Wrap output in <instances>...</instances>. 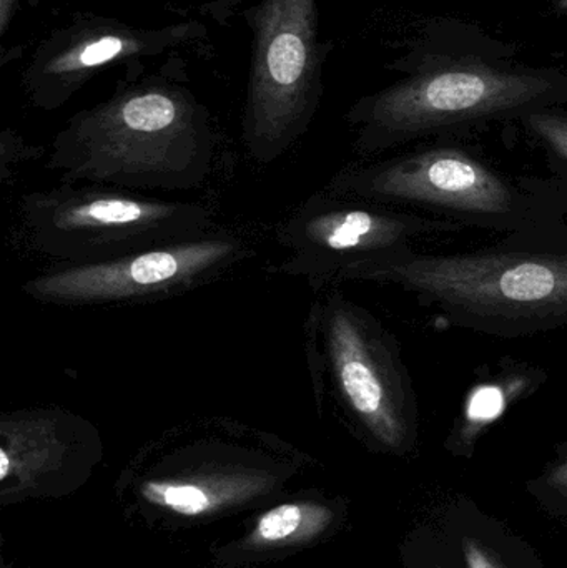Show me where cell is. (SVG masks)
<instances>
[{
	"mask_svg": "<svg viewBox=\"0 0 567 568\" xmlns=\"http://www.w3.org/2000/svg\"><path fill=\"white\" fill-rule=\"evenodd\" d=\"M325 190L466 230L533 236L558 229L555 212L526 185L525 176L506 175L479 153L452 143L352 163L336 172Z\"/></svg>",
	"mask_w": 567,
	"mask_h": 568,
	"instance_id": "cell-4",
	"label": "cell"
},
{
	"mask_svg": "<svg viewBox=\"0 0 567 568\" xmlns=\"http://www.w3.org/2000/svg\"><path fill=\"white\" fill-rule=\"evenodd\" d=\"M465 559L468 568H499L475 542L465 544Z\"/></svg>",
	"mask_w": 567,
	"mask_h": 568,
	"instance_id": "cell-16",
	"label": "cell"
},
{
	"mask_svg": "<svg viewBox=\"0 0 567 568\" xmlns=\"http://www.w3.org/2000/svg\"><path fill=\"white\" fill-rule=\"evenodd\" d=\"M388 284L449 324L502 339L567 326V236H506L476 252H416L415 246L353 266L340 283Z\"/></svg>",
	"mask_w": 567,
	"mask_h": 568,
	"instance_id": "cell-1",
	"label": "cell"
},
{
	"mask_svg": "<svg viewBox=\"0 0 567 568\" xmlns=\"http://www.w3.org/2000/svg\"><path fill=\"white\" fill-rule=\"evenodd\" d=\"M0 180L2 183L9 182L10 166H19L20 163L30 162L42 155V150L30 146L29 143H23L20 136L13 135L9 130L2 133L0 140Z\"/></svg>",
	"mask_w": 567,
	"mask_h": 568,
	"instance_id": "cell-15",
	"label": "cell"
},
{
	"mask_svg": "<svg viewBox=\"0 0 567 568\" xmlns=\"http://www.w3.org/2000/svg\"><path fill=\"white\" fill-rule=\"evenodd\" d=\"M20 226L27 245L59 265L112 262L159 246L210 235L202 203L169 202L132 190L62 183L23 195Z\"/></svg>",
	"mask_w": 567,
	"mask_h": 568,
	"instance_id": "cell-6",
	"label": "cell"
},
{
	"mask_svg": "<svg viewBox=\"0 0 567 568\" xmlns=\"http://www.w3.org/2000/svg\"><path fill=\"white\" fill-rule=\"evenodd\" d=\"M252 255L226 233L159 246L112 262L55 265L22 284L33 301L60 306H103L175 296L213 282Z\"/></svg>",
	"mask_w": 567,
	"mask_h": 568,
	"instance_id": "cell-9",
	"label": "cell"
},
{
	"mask_svg": "<svg viewBox=\"0 0 567 568\" xmlns=\"http://www.w3.org/2000/svg\"><path fill=\"white\" fill-rule=\"evenodd\" d=\"M525 129L545 146L555 172L567 173V112L563 106L538 110L522 119Z\"/></svg>",
	"mask_w": 567,
	"mask_h": 568,
	"instance_id": "cell-14",
	"label": "cell"
},
{
	"mask_svg": "<svg viewBox=\"0 0 567 568\" xmlns=\"http://www.w3.org/2000/svg\"><path fill=\"white\" fill-rule=\"evenodd\" d=\"M332 519V510L318 504H282L260 517L255 540L260 544L302 542L322 534Z\"/></svg>",
	"mask_w": 567,
	"mask_h": 568,
	"instance_id": "cell-13",
	"label": "cell"
},
{
	"mask_svg": "<svg viewBox=\"0 0 567 568\" xmlns=\"http://www.w3.org/2000/svg\"><path fill=\"white\" fill-rule=\"evenodd\" d=\"M549 484L555 486L556 489L567 490V454L565 459L549 474Z\"/></svg>",
	"mask_w": 567,
	"mask_h": 568,
	"instance_id": "cell-17",
	"label": "cell"
},
{
	"mask_svg": "<svg viewBox=\"0 0 567 568\" xmlns=\"http://www.w3.org/2000/svg\"><path fill=\"white\" fill-rule=\"evenodd\" d=\"M215 149L209 110L189 90L149 80L73 115L47 169L62 183L190 192L209 179Z\"/></svg>",
	"mask_w": 567,
	"mask_h": 568,
	"instance_id": "cell-2",
	"label": "cell"
},
{
	"mask_svg": "<svg viewBox=\"0 0 567 568\" xmlns=\"http://www.w3.org/2000/svg\"><path fill=\"white\" fill-rule=\"evenodd\" d=\"M567 105V75L553 69L498 65L476 55L428 57L412 75L350 110L353 149L363 159L425 139Z\"/></svg>",
	"mask_w": 567,
	"mask_h": 568,
	"instance_id": "cell-3",
	"label": "cell"
},
{
	"mask_svg": "<svg viewBox=\"0 0 567 568\" xmlns=\"http://www.w3.org/2000/svg\"><path fill=\"white\" fill-rule=\"evenodd\" d=\"M252 29L243 143L270 165L305 135L322 99L316 0H263Z\"/></svg>",
	"mask_w": 567,
	"mask_h": 568,
	"instance_id": "cell-7",
	"label": "cell"
},
{
	"mask_svg": "<svg viewBox=\"0 0 567 568\" xmlns=\"http://www.w3.org/2000/svg\"><path fill=\"white\" fill-rule=\"evenodd\" d=\"M190 29H136L119 20L80 17L36 50L23 72V89L37 109H60L100 70L172 49L189 39Z\"/></svg>",
	"mask_w": 567,
	"mask_h": 568,
	"instance_id": "cell-10",
	"label": "cell"
},
{
	"mask_svg": "<svg viewBox=\"0 0 567 568\" xmlns=\"http://www.w3.org/2000/svg\"><path fill=\"white\" fill-rule=\"evenodd\" d=\"M465 230L445 220L323 190L280 226L279 243L286 253L275 273L306 280L318 293L338 284L353 266L408 248L418 240Z\"/></svg>",
	"mask_w": 567,
	"mask_h": 568,
	"instance_id": "cell-8",
	"label": "cell"
},
{
	"mask_svg": "<svg viewBox=\"0 0 567 568\" xmlns=\"http://www.w3.org/2000/svg\"><path fill=\"white\" fill-rule=\"evenodd\" d=\"M99 450L95 427L70 410L33 407L0 416V480L10 490L92 466Z\"/></svg>",
	"mask_w": 567,
	"mask_h": 568,
	"instance_id": "cell-11",
	"label": "cell"
},
{
	"mask_svg": "<svg viewBox=\"0 0 567 568\" xmlns=\"http://www.w3.org/2000/svg\"><path fill=\"white\" fill-rule=\"evenodd\" d=\"M273 483L275 476L269 469L232 463L190 473L186 477L146 480L140 493L155 506L180 516L199 517L256 496Z\"/></svg>",
	"mask_w": 567,
	"mask_h": 568,
	"instance_id": "cell-12",
	"label": "cell"
},
{
	"mask_svg": "<svg viewBox=\"0 0 567 568\" xmlns=\"http://www.w3.org/2000/svg\"><path fill=\"white\" fill-rule=\"evenodd\" d=\"M306 363L320 407L333 397L369 440L403 453L418 433V396L395 334L340 290L320 294L305 323Z\"/></svg>",
	"mask_w": 567,
	"mask_h": 568,
	"instance_id": "cell-5",
	"label": "cell"
},
{
	"mask_svg": "<svg viewBox=\"0 0 567 568\" xmlns=\"http://www.w3.org/2000/svg\"><path fill=\"white\" fill-rule=\"evenodd\" d=\"M556 6H558L559 10L567 13V0H556Z\"/></svg>",
	"mask_w": 567,
	"mask_h": 568,
	"instance_id": "cell-19",
	"label": "cell"
},
{
	"mask_svg": "<svg viewBox=\"0 0 567 568\" xmlns=\"http://www.w3.org/2000/svg\"><path fill=\"white\" fill-rule=\"evenodd\" d=\"M17 2H19V0H0V30H2V33L6 32L7 27H9Z\"/></svg>",
	"mask_w": 567,
	"mask_h": 568,
	"instance_id": "cell-18",
	"label": "cell"
}]
</instances>
